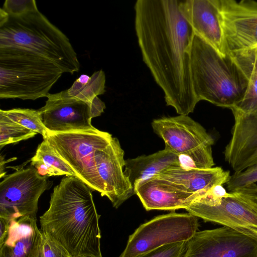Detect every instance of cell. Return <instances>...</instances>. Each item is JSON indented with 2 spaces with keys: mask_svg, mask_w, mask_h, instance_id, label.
Returning a JSON list of instances; mask_svg holds the SVG:
<instances>
[{
  "mask_svg": "<svg viewBox=\"0 0 257 257\" xmlns=\"http://www.w3.org/2000/svg\"><path fill=\"white\" fill-rule=\"evenodd\" d=\"M230 55L247 80L242 99L232 108L257 117V49Z\"/></svg>",
  "mask_w": 257,
  "mask_h": 257,
  "instance_id": "cell-21",
  "label": "cell"
},
{
  "mask_svg": "<svg viewBox=\"0 0 257 257\" xmlns=\"http://www.w3.org/2000/svg\"><path fill=\"white\" fill-rule=\"evenodd\" d=\"M186 242L181 241L166 244L136 257H182L185 250Z\"/></svg>",
  "mask_w": 257,
  "mask_h": 257,
  "instance_id": "cell-28",
  "label": "cell"
},
{
  "mask_svg": "<svg viewBox=\"0 0 257 257\" xmlns=\"http://www.w3.org/2000/svg\"><path fill=\"white\" fill-rule=\"evenodd\" d=\"M31 161V166L35 168L41 176H75L70 167L45 140L39 145Z\"/></svg>",
  "mask_w": 257,
  "mask_h": 257,
  "instance_id": "cell-22",
  "label": "cell"
},
{
  "mask_svg": "<svg viewBox=\"0 0 257 257\" xmlns=\"http://www.w3.org/2000/svg\"><path fill=\"white\" fill-rule=\"evenodd\" d=\"M10 16H20L37 10L34 0H6L2 8Z\"/></svg>",
  "mask_w": 257,
  "mask_h": 257,
  "instance_id": "cell-29",
  "label": "cell"
},
{
  "mask_svg": "<svg viewBox=\"0 0 257 257\" xmlns=\"http://www.w3.org/2000/svg\"><path fill=\"white\" fill-rule=\"evenodd\" d=\"M105 73L100 70L91 76L81 75L66 90L70 96L93 104L99 99L98 95L105 92Z\"/></svg>",
  "mask_w": 257,
  "mask_h": 257,
  "instance_id": "cell-23",
  "label": "cell"
},
{
  "mask_svg": "<svg viewBox=\"0 0 257 257\" xmlns=\"http://www.w3.org/2000/svg\"><path fill=\"white\" fill-rule=\"evenodd\" d=\"M13 47L32 52L52 62L63 73L73 74L80 68L69 39L38 9L20 16L0 11V47Z\"/></svg>",
  "mask_w": 257,
  "mask_h": 257,
  "instance_id": "cell-3",
  "label": "cell"
},
{
  "mask_svg": "<svg viewBox=\"0 0 257 257\" xmlns=\"http://www.w3.org/2000/svg\"><path fill=\"white\" fill-rule=\"evenodd\" d=\"M63 71L27 50L0 47V98L36 100L47 97Z\"/></svg>",
  "mask_w": 257,
  "mask_h": 257,
  "instance_id": "cell-5",
  "label": "cell"
},
{
  "mask_svg": "<svg viewBox=\"0 0 257 257\" xmlns=\"http://www.w3.org/2000/svg\"><path fill=\"white\" fill-rule=\"evenodd\" d=\"M37 133L17 122L0 112V149L7 145L34 137Z\"/></svg>",
  "mask_w": 257,
  "mask_h": 257,
  "instance_id": "cell-25",
  "label": "cell"
},
{
  "mask_svg": "<svg viewBox=\"0 0 257 257\" xmlns=\"http://www.w3.org/2000/svg\"><path fill=\"white\" fill-rule=\"evenodd\" d=\"M177 166H180L179 156L165 148L151 155L125 160L124 173L134 190L141 181L156 175L166 169Z\"/></svg>",
  "mask_w": 257,
  "mask_h": 257,
  "instance_id": "cell-20",
  "label": "cell"
},
{
  "mask_svg": "<svg viewBox=\"0 0 257 257\" xmlns=\"http://www.w3.org/2000/svg\"><path fill=\"white\" fill-rule=\"evenodd\" d=\"M198 226V217L189 213L157 216L141 225L130 235L119 257H136L166 244L187 241Z\"/></svg>",
  "mask_w": 257,
  "mask_h": 257,
  "instance_id": "cell-8",
  "label": "cell"
},
{
  "mask_svg": "<svg viewBox=\"0 0 257 257\" xmlns=\"http://www.w3.org/2000/svg\"><path fill=\"white\" fill-rule=\"evenodd\" d=\"M180 1L138 0L135 30L144 62L163 90L167 105L180 115L199 102L192 84L191 51L194 32Z\"/></svg>",
  "mask_w": 257,
  "mask_h": 257,
  "instance_id": "cell-1",
  "label": "cell"
},
{
  "mask_svg": "<svg viewBox=\"0 0 257 257\" xmlns=\"http://www.w3.org/2000/svg\"><path fill=\"white\" fill-rule=\"evenodd\" d=\"M257 182V164L251 166L244 170L235 172L230 176L226 184L227 189L231 192L238 188L251 183Z\"/></svg>",
  "mask_w": 257,
  "mask_h": 257,
  "instance_id": "cell-26",
  "label": "cell"
},
{
  "mask_svg": "<svg viewBox=\"0 0 257 257\" xmlns=\"http://www.w3.org/2000/svg\"><path fill=\"white\" fill-rule=\"evenodd\" d=\"M202 194L189 192L182 186L157 175L141 181L134 188V194L147 211L185 209Z\"/></svg>",
  "mask_w": 257,
  "mask_h": 257,
  "instance_id": "cell-17",
  "label": "cell"
},
{
  "mask_svg": "<svg viewBox=\"0 0 257 257\" xmlns=\"http://www.w3.org/2000/svg\"><path fill=\"white\" fill-rule=\"evenodd\" d=\"M41 234L37 218L26 216L12 221L0 246V257H37Z\"/></svg>",
  "mask_w": 257,
  "mask_h": 257,
  "instance_id": "cell-18",
  "label": "cell"
},
{
  "mask_svg": "<svg viewBox=\"0 0 257 257\" xmlns=\"http://www.w3.org/2000/svg\"><path fill=\"white\" fill-rule=\"evenodd\" d=\"M112 138L110 134L95 128L64 133L48 132L43 139L76 177L102 196L95 165V152L106 146Z\"/></svg>",
  "mask_w": 257,
  "mask_h": 257,
  "instance_id": "cell-7",
  "label": "cell"
},
{
  "mask_svg": "<svg viewBox=\"0 0 257 257\" xmlns=\"http://www.w3.org/2000/svg\"><path fill=\"white\" fill-rule=\"evenodd\" d=\"M92 189L76 176L54 188L50 206L40 217L41 231L70 257H102L98 220Z\"/></svg>",
  "mask_w": 257,
  "mask_h": 257,
  "instance_id": "cell-2",
  "label": "cell"
},
{
  "mask_svg": "<svg viewBox=\"0 0 257 257\" xmlns=\"http://www.w3.org/2000/svg\"><path fill=\"white\" fill-rule=\"evenodd\" d=\"M52 185L33 166L6 176L0 183V217L11 222L23 217L36 218L38 200Z\"/></svg>",
  "mask_w": 257,
  "mask_h": 257,
  "instance_id": "cell-9",
  "label": "cell"
},
{
  "mask_svg": "<svg viewBox=\"0 0 257 257\" xmlns=\"http://www.w3.org/2000/svg\"><path fill=\"white\" fill-rule=\"evenodd\" d=\"M180 10L198 36L220 55H228L216 0L180 1Z\"/></svg>",
  "mask_w": 257,
  "mask_h": 257,
  "instance_id": "cell-16",
  "label": "cell"
},
{
  "mask_svg": "<svg viewBox=\"0 0 257 257\" xmlns=\"http://www.w3.org/2000/svg\"><path fill=\"white\" fill-rule=\"evenodd\" d=\"M182 257H257V241L225 226L196 231Z\"/></svg>",
  "mask_w": 257,
  "mask_h": 257,
  "instance_id": "cell-12",
  "label": "cell"
},
{
  "mask_svg": "<svg viewBox=\"0 0 257 257\" xmlns=\"http://www.w3.org/2000/svg\"><path fill=\"white\" fill-rule=\"evenodd\" d=\"M205 221L227 226L257 241V184L251 183L215 199L202 194L185 208Z\"/></svg>",
  "mask_w": 257,
  "mask_h": 257,
  "instance_id": "cell-6",
  "label": "cell"
},
{
  "mask_svg": "<svg viewBox=\"0 0 257 257\" xmlns=\"http://www.w3.org/2000/svg\"><path fill=\"white\" fill-rule=\"evenodd\" d=\"M156 175L195 193H205L215 186L223 185L231 176L229 171L220 167L200 169H185L181 166L168 168Z\"/></svg>",
  "mask_w": 257,
  "mask_h": 257,
  "instance_id": "cell-19",
  "label": "cell"
},
{
  "mask_svg": "<svg viewBox=\"0 0 257 257\" xmlns=\"http://www.w3.org/2000/svg\"><path fill=\"white\" fill-rule=\"evenodd\" d=\"M45 105L39 109L48 133H64L94 129L92 118L105 108L100 99L91 104L70 96L67 90L49 94Z\"/></svg>",
  "mask_w": 257,
  "mask_h": 257,
  "instance_id": "cell-10",
  "label": "cell"
},
{
  "mask_svg": "<svg viewBox=\"0 0 257 257\" xmlns=\"http://www.w3.org/2000/svg\"><path fill=\"white\" fill-rule=\"evenodd\" d=\"M1 223V232H0V246L2 245L4 241L7 237L10 226L11 221L5 218L0 217Z\"/></svg>",
  "mask_w": 257,
  "mask_h": 257,
  "instance_id": "cell-30",
  "label": "cell"
},
{
  "mask_svg": "<svg viewBox=\"0 0 257 257\" xmlns=\"http://www.w3.org/2000/svg\"><path fill=\"white\" fill-rule=\"evenodd\" d=\"M124 155L118 140L113 137L106 146L95 152L102 196H106L115 208L134 194L133 187L123 170L125 165Z\"/></svg>",
  "mask_w": 257,
  "mask_h": 257,
  "instance_id": "cell-13",
  "label": "cell"
},
{
  "mask_svg": "<svg viewBox=\"0 0 257 257\" xmlns=\"http://www.w3.org/2000/svg\"><path fill=\"white\" fill-rule=\"evenodd\" d=\"M229 54L257 49V1L216 0Z\"/></svg>",
  "mask_w": 257,
  "mask_h": 257,
  "instance_id": "cell-11",
  "label": "cell"
},
{
  "mask_svg": "<svg viewBox=\"0 0 257 257\" xmlns=\"http://www.w3.org/2000/svg\"><path fill=\"white\" fill-rule=\"evenodd\" d=\"M41 233L37 257H70L62 246L42 231Z\"/></svg>",
  "mask_w": 257,
  "mask_h": 257,
  "instance_id": "cell-27",
  "label": "cell"
},
{
  "mask_svg": "<svg viewBox=\"0 0 257 257\" xmlns=\"http://www.w3.org/2000/svg\"><path fill=\"white\" fill-rule=\"evenodd\" d=\"M191 70L198 101L231 109L242 99L247 80L231 56L220 55L196 35L191 46Z\"/></svg>",
  "mask_w": 257,
  "mask_h": 257,
  "instance_id": "cell-4",
  "label": "cell"
},
{
  "mask_svg": "<svg viewBox=\"0 0 257 257\" xmlns=\"http://www.w3.org/2000/svg\"><path fill=\"white\" fill-rule=\"evenodd\" d=\"M151 125L164 140L165 148L178 156L212 147L214 143L203 126L188 115L163 117L153 120Z\"/></svg>",
  "mask_w": 257,
  "mask_h": 257,
  "instance_id": "cell-14",
  "label": "cell"
},
{
  "mask_svg": "<svg viewBox=\"0 0 257 257\" xmlns=\"http://www.w3.org/2000/svg\"><path fill=\"white\" fill-rule=\"evenodd\" d=\"M0 112L12 120L45 137L48 131L43 122L39 110L30 108L1 109Z\"/></svg>",
  "mask_w": 257,
  "mask_h": 257,
  "instance_id": "cell-24",
  "label": "cell"
},
{
  "mask_svg": "<svg viewBox=\"0 0 257 257\" xmlns=\"http://www.w3.org/2000/svg\"><path fill=\"white\" fill-rule=\"evenodd\" d=\"M231 110L234 122L223 154L225 161L235 172L257 164V117Z\"/></svg>",
  "mask_w": 257,
  "mask_h": 257,
  "instance_id": "cell-15",
  "label": "cell"
}]
</instances>
